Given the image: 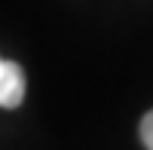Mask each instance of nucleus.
Instances as JSON below:
<instances>
[{
    "label": "nucleus",
    "mask_w": 153,
    "mask_h": 150,
    "mask_svg": "<svg viewBox=\"0 0 153 150\" xmlns=\"http://www.w3.org/2000/svg\"><path fill=\"white\" fill-rule=\"evenodd\" d=\"M25 98V74L16 61L0 58V107H19Z\"/></svg>",
    "instance_id": "obj_1"
},
{
    "label": "nucleus",
    "mask_w": 153,
    "mask_h": 150,
    "mask_svg": "<svg viewBox=\"0 0 153 150\" xmlns=\"http://www.w3.org/2000/svg\"><path fill=\"white\" fill-rule=\"evenodd\" d=\"M141 141H144L147 150H153V110L141 120Z\"/></svg>",
    "instance_id": "obj_2"
}]
</instances>
